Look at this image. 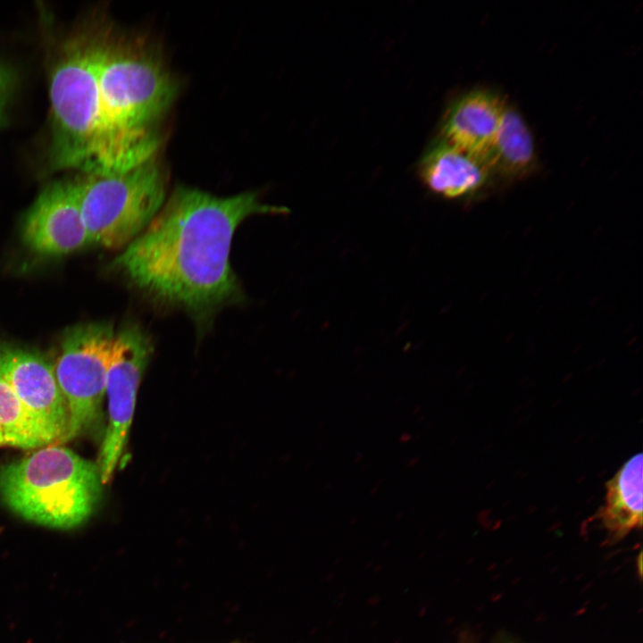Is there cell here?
Instances as JSON below:
<instances>
[{
    "instance_id": "obj_1",
    "label": "cell",
    "mask_w": 643,
    "mask_h": 643,
    "mask_svg": "<svg viewBox=\"0 0 643 643\" xmlns=\"http://www.w3.org/2000/svg\"><path fill=\"white\" fill-rule=\"evenodd\" d=\"M288 211L253 192L220 197L178 188L113 264L159 299L191 310L213 307L237 292L230 252L238 225L251 215Z\"/></svg>"
},
{
    "instance_id": "obj_2",
    "label": "cell",
    "mask_w": 643,
    "mask_h": 643,
    "mask_svg": "<svg viewBox=\"0 0 643 643\" xmlns=\"http://www.w3.org/2000/svg\"><path fill=\"white\" fill-rule=\"evenodd\" d=\"M97 159L124 170L153 157L160 145L155 123L171 105L176 85L148 51L106 38L97 69Z\"/></svg>"
},
{
    "instance_id": "obj_3",
    "label": "cell",
    "mask_w": 643,
    "mask_h": 643,
    "mask_svg": "<svg viewBox=\"0 0 643 643\" xmlns=\"http://www.w3.org/2000/svg\"><path fill=\"white\" fill-rule=\"evenodd\" d=\"M103 482L96 463L51 444L0 468V497L22 519L71 530L95 511Z\"/></svg>"
},
{
    "instance_id": "obj_4",
    "label": "cell",
    "mask_w": 643,
    "mask_h": 643,
    "mask_svg": "<svg viewBox=\"0 0 643 643\" xmlns=\"http://www.w3.org/2000/svg\"><path fill=\"white\" fill-rule=\"evenodd\" d=\"M106 36L80 31L67 40L51 71L50 165L90 174L99 119L97 69Z\"/></svg>"
},
{
    "instance_id": "obj_5",
    "label": "cell",
    "mask_w": 643,
    "mask_h": 643,
    "mask_svg": "<svg viewBox=\"0 0 643 643\" xmlns=\"http://www.w3.org/2000/svg\"><path fill=\"white\" fill-rule=\"evenodd\" d=\"M88 245L127 246L163 205L165 178L154 157L123 172L78 180Z\"/></svg>"
},
{
    "instance_id": "obj_6",
    "label": "cell",
    "mask_w": 643,
    "mask_h": 643,
    "mask_svg": "<svg viewBox=\"0 0 643 643\" xmlns=\"http://www.w3.org/2000/svg\"><path fill=\"white\" fill-rule=\"evenodd\" d=\"M115 337L107 323L79 324L64 332L53 365L67 405L69 423L57 445L76 438L98 422Z\"/></svg>"
},
{
    "instance_id": "obj_7",
    "label": "cell",
    "mask_w": 643,
    "mask_h": 643,
    "mask_svg": "<svg viewBox=\"0 0 643 643\" xmlns=\"http://www.w3.org/2000/svg\"><path fill=\"white\" fill-rule=\"evenodd\" d=\"M152 351L150 338L137 325L116 332L105 386L108 424L96 461L104 485L113 479L123 455L138 389Z\"/></svg>"
},
{
    "instance_id": "obj_8",
    "label": "cell",
    "mask_w": 643,
    "mask_h": 643,
    "mask_svg": "<svg viewBox=\"0 0 643 643\" xmlns=\"http://www.w3.org/2000/svg\"><path fill=\"white\" fill-rule=\"evenodd\" d=\"M0 377L57 445L66 433L69 413L54 365L40 354L0 338Z\"/></svg>"
},
{
    "instance_id": "obj_9",
    "label": "cell",
    "mask_w": 643,
    "mask_h": 643,
    "mask_svg": "<svg viewBox=\"0 0 643 643\" xmlns=\"http://www.w3.org/2000/svg\"><path fill=\"white\" fill-rule=\"evenodd\" d=\"M22 237L31 250L50 256L88 245L78 180L54 181L43 189L25 216Z\"/></svg>"
},
{
    "instance_id": "obj_10",
    "label": "cell",
    "mask_w": 643,
    "mask_h": 643,
    "mask_svg": "<svg viewBox=\"0 0 643 643\" xmlns=\"http://www.w3.org/2000/svg\"><path fill=\"white\" fill-rule=\"evenodd\" d=\"M505 106L498 96L487 90L463 95L451 104L444 117L441 138L485 161Z\"/></svg>"
},
{
    "instance_id": "obj_11",
    "label": "cell",
    "mask_w": 643,
    "mask_h": 643,
    "mask_svg": "<svg viewBox=\"0 0 643 643\" xmlns=\"http://www.w3.org/2000/svg\"><path fill=\"white\" fill-rule=\"evenodd\" d=\"M419 171L423 184L431 192L448 199L477 193L491 174L484 160L442 138L426 151Z\"/></svg>"
},
{
    "instance_id": "obj_12",
    "label": "cell",
    "mask_w": 643,
    "mask_h": 643,
    "mask_svg": "<svg viewBox=\"0 0 643 643\" xmlns=\"http://www.w3.org/2000/svg\"><path fill=\"white\" fill-rule=\"evenodd\" d=\"M604 505L594 519L616 542L642 527V454L628 459L606 482Z\"/></svg>"
},
{
    "instance_id": "obj_13",
    "label": "cell",
    "mask_w": 643,
    "mask_h": 643,
    "mask_svg": "<svg viewBox=\"0 0 643 643\" xmlns=\"http://www.w3.org/2000/svg\"><path fill=\"white\" fill-rule=\"evenodd\" d=\"M485 162L491 171L507 178L522 177L534 168L536 154L533 138L515 109L505 106Z\"/></svg>"
},
{
    "instance_id": "obj_14",
    "label": "cell",
    "mask_w": 643,
    "mask_h": 643,
    "mask_svg": "<svg viewBox=\"0 0 643 643\" xmlns=\"http://www.w3.org/2000/svg\"><path fill=\"white\" fill-rule=\"evenodd\" d=\"M0 433L5 445L38 449L52 439L36 416L0 377Z\"/></svg>"
},
{
    "instance_id": "obj_15",
    "label": "cell",
    "mask_w": 643,
    "mask_h": 643,
    "mask_svg": "<svg viewBox=\"0 0 643 643\" xmlns=\"http://www.w3.org/2000/svg\"><path fill=\"white\" fill-rule=\"evenodd\" d=\"M15 82L14 71L7 65L0 64V128L6 121V111Z\"/></svg>"
},
{
    "instance_id": "obj_16",
    "label": "cell",
    "mask_w": 643,
    "mask_h": 643,
    "mask_svg": "<svg viewBox=\"0 0 643 643\" xmlns=\"http://www.w3.org/2000/svg\"><path fill=\"white\" fill-rule=\"evenodd\" d=\"M4 445H5V442H4V438L2 437V435H1V433H0V447H2V446H4Z\"/></svg>"
},
{
    "instance_id": "obj_17",
    "label": "cell",
    "mask_w": 643,
    "mask_h": 643,
    "mask_svg": "<svg viewBox=\"0 0 643 643\" xmlns=\"http://www.w3.org/2000/svg\"><path fill=\"white\" fill-rule=\"evenodd\" d=\"M234 643H236V642H234ZM237 643H238V642H237Z\"/></svg>"
}]
</instances>
